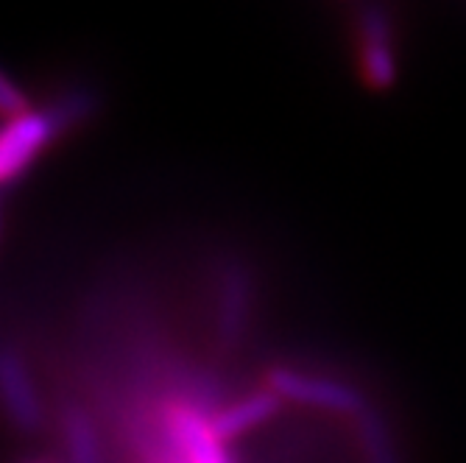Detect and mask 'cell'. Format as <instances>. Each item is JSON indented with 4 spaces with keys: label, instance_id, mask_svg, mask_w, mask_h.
Returning <instances> with one entry per match:
<instances>
[{
    "label": "cell",
    "instance_id": "1",
    "mask_svg": "<svg viewBox=\"0 0 466 463\" xmlns=\"http://www.w3.org/2000/svg\"><path fill=\"white\" fill-rule=\"evenodd\" d=\"M268 391L277 399H288L335 416H358L366 408L363 397L350 383L290 366H277L268 371Z\"/></svg>",
    "mask_w": 466,
    "mask_h": 463
},
{
    "label": "cell",
    "instance_id": "2",
    "mask_svg": "<svg viewBox=\"0 0 466 463\" xmlns=\"http://www.w3.org/2000/svg\"><path fill=\"white\" fill-rule=\"evenodd\" d=\"M56 129L48 112L28 109L0 126V185L17 179L36 154L54 140Z\"/></svg>",
    "mask_w": 466,
    "mask_h": 463
},
{
    "label": "cell",
    "instance_id": "3",
    "mask_svg": "<svg viewBox=\"0 0 466 463\" xmlns=\"http://www.w3.org/2000/svg\"><path fill=\"white\" fill-rule=\"evenodd\" d=\"M0 405L9 422L23 433H36L46 416L31 374L12 347H0Z\"/></svg>",
    "mask_w": 466,
    "mask_h": 463
},
{
    "label": "cell",
    "instance_id": "4",
    "mask_svg": "<svg viewBox=\"0 0 466 463\" xmlns=\"http://www.w3.org/2000/svg\"><path fill=\"white\" fill-rule=\"evenodd\" d=\"M360 65L363 75L374 87L386 90L397 81V56L391 48V28L380 9L360 12Z\"/></svg>",
    "mask_w": 466,
    "mask_h": 463
},
{
    "label": "cell",
    "instance_id": "5",
    "mask_svg": "<svg viewBox=\"0 0 466 463\" xmlns=\"http://www.w3.org/2000/svg\"><path fill=\"white\" fill-rule=\"evenodd\" d=\"M167 433H171V444L182 463H235L224 441L213 436L209 422L196 410H177Z\"/></svg>",
    "mask_w": 466,
    "mask_h": 463
},
{
    "label": "cell",
    "instance_id": "6",
    "mask_svg": "<svg viewBox=\"0 0 466 463\" xmlns=\"http://www.w3.org/2000/svg\"><path fill=\"white\" fill-rule=\"evenodd\" d=\"M277 410H279V399L271 391H258L209 418V430H213L218 441H229L266 425L271 416H277Z\"/></svg>",
    "mask_w": 466,
    "mask_h": 463
},
{
    "label": "cell",
    "instance_id": "7",
    "mask_svg": "<svg viewBox=\"0 0 466 463\" xmlns=\"http://www.w3.org/2000/svg\"><path fill=\"white\" fill-rule=\"evenodd\" d=\"M355 418H358V438H360L363 460L366 463H400L397 444H394L386 422L377 416V410L363 408Z\"/></svg>",
    "mask_w": 466,
    "mask_h": 463
},
{
    "label": "cell",
    "instance_id": "8",
    "mask_svg": "<svg viewBox=\"0 0 466 463\" xmlns=\"http://www.w3.org/2000/svg\"><path fill=\"white\" fill-rule=\"evenodd\" d=\"M65 438L73 463H98V438L90 418L81 410L65 413Z\"/></svg>",
    "mask_w": 466,
    "mask_h": 463
},
{
    "label": "cell",
    "instance_id": "9",
    "mask_svg": "<svg viewBox=\"0 0 466 463\" xmlns=\"http://www.w3.org/2000/svg\"><path fill=\"white\" fill-rule=\"evenodd\" d=\"M28 109H31V106H28L25 93L17 87V84H15L4 70H0V115H4L6 120H12V117L28 112Z\"/></svg>",
    "mask_w": 466,
    "mask_h": 463
}]
</instances>
